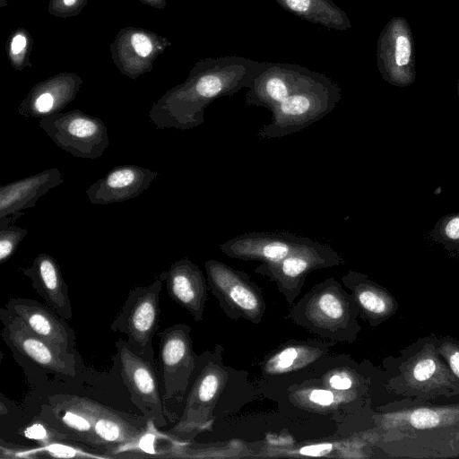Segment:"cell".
I'll use <instances>...</instances> for the list:
<instances>
[{
	"label": "cell",
	"instance_id": "6da1fadb",
	"mask_svg": "<svg viewBox=\"0 0 459 459\" xmlns=\"http://www.w3.org/2000/svg\"><path fill=\"white\" fill-rule=\"evenodd\" d=\"M39 417L69 439L108 458L137 452L150 429L143 415L126 413L76 394L49 396Z\"/></svg>",
	"mask_w": 459,
	"mask_h": 459
},
{
	"label": "cell",
	"instance_id": "7a4b0ae2",
	"mask_svg": "<svg viewBox=\"0 0 459 459\" xmlns=\"http://www.w3.org/2000/svg\"><path fill=\"white\" fill-rule=\"evenodd\" d=\"M264 67L250 61H199L183 82L152 104L149 119L159 129L197 127L204 122V111L210 104L249 87Z\"/></svg>",
	"mask_w": 459,
	"mask_h": 459
},
{
	"label": "cell",
	"instance_id": "3957f363",
	"mask_svg": "<svg viewBox=\"0 0 459 459\" xmlns=\"http://www.w3.org/2000/svg\"><path fill=\"white\" fill-rule=\"evenodd\" d=\"M387 388L406 399L435 401L459 395V380L438 353L435 334L420 337L400 351Z\"/></svg>",
	"mask_w": 459,
	"mask_h": 459
},
{
	"label": "cell",
	"instance_id": "277c9868",
	"mask_svg": "<svg viewBox=\"0 0 459 459\" xmlns=\"http://www.w3.org/2000/svg\"><path fill=\"white\" fill-rule=\"evenodd\" d=\"M359 311L351 293L331 277L315 285L290 309L297 325L332 342L352 343L361 326Z\"/></svg>",
	"mask_w": 459,
	"mask_h": 459
},
{
	"label": "cell",
	"instance_id": "5b68a950",
	"mask_svg": "<svg viewBox=\"0 0 459 459\" xmlns=\"http://www.w3.org/2000/svg\"><path fill=\"white\" fill-rule=\"evenodd\" d=\"M221 351L218 345L212 352L205 351L197 356L198 374L187 394L178 421L167 432L170 437L190 439L211 429L213 409L228 378L222 364Z\"/></svg>",
	"mask_w": 459,
	"mask_h": 459
},
{
	"label": "cell",
	"instance_id": "8992f818",
	"mask_svg": "<svg viewBox=\"0 0 459 459\" xmlns=\"http://www.w3.org/2000/svg\"><path fill=\"white\" fill-rule=\"evenodd\" d=\"M162 282L158 277L147 286H134L110 325L113 332L126 334L132 351L157 370L152 339L160 328Z\"/></svg>",
	"mask_w": 459,
	"mask_h": 459
},
{
	"label": "cell",
	"instance_id": "52a82bcc",
	"mask_svg": "<svg viewBox=\"0 0 459 459\" xmlns=\"http://www.w3.org/2000/svg\"><path fill=\"white\" fill-rule=\"evenodd\" d=\"M341 100V91L325 76L311 87L296 92L271 112L269 124L257 135L277 139L298 133L332 112Z\"/></svg>",
	"mask_w": 459,
	"mask_h": 459
},
{
	"label": "cell",
	"instance_id": "ba28073f",
	"mask_svg": "<svg viewBox=\"0 0 459 459\" xmlns=\"http://www.w3.org/2000/svg\"><path fill=\"white\" fill-rule=\"evenodd\" d=\"M204 269L209 290L229 318L262 322L266 310L263 290L247 273L214 259L206 261Z\"/></svg>",
	"mask_w": 459,
	"mask_h": 459
},
{
	"label": "cell",
	"instance_id": "9c48e42d",
	"mask_svg": "<svg viewBox=\"0 0 459 459\" xmlns=\"http://www.w3.org/2000/svg\"><path fill=\"white\" fill-rule=\"evenodd\" d=\"M381 411L377 423L382 438L459 426V403H437L404 398L386 404Z\"/></svg>",
	"mask_w": 459,
	"mask_h": 459
},
{
	"label": "cell",
	"instance_id": "30bf717a",
	"mask_svg": "<svg viewBox=\"0 0 459 459\" xmlns=\"http://www.w3.org/2000/svg\"><path fill=\"white\" fill-rule=\"evenodd\" d=\"M39 126L59 148L77 158L97 159L109 144L105 123L80 109L44 117Z\"/></svg>",
	"mask_w": 459,
	"mask_h": 459
},
{
	"label": "cell",
	"instance_id": "8fae6325",
	"mask_svg": "<svg viewBox=\"0 0 459 459\" xmlns=\"http://www.w3.org/2000/svg\"><path fill=\"white\" fill-rule=\"evenodd\" d=\"M115 346L120 375L132 403L158 428L167 425L168 420L175 422L176 414L165 406L160 392L158 370L134 353L126 341L118 339Z\"/></svg>",
	"mask_w": 459,
	"mask_h": 459
},
{
	"label": "cell",
	"instance_id": "7c38bea8",
	"mask_svg": "<svg viewBox=\"0 0 459 459\" xmlns=\"http://www.w3.org/2000/svg\"><path fill=\"white\" fill-rule=\"evenodd\" d=\"M158 374L164 402L181 401L195 373L197 355L191 327L177 323L158 332Z\"/></svg>",
	"mask_w": 459,
	"mask_h": 459
},
{
	"label": "cell",
	"instance_id": "4fadbf2b",
	"mask_svg": "<svg viewBox=\"0 0 459 459\" xmlns=\"http://www.w3.org/2000/svg\"><path fill=\"white\" fill-rule=\"evenodd\" d=\"M344 264L333 247L312 239L291 255L276 263H261L255 272L275 283L278 291L290 305L300 294L309 273Z\"/></svg>",
	"mask_w": 459,
	"mask_h": 459
},
{
	"label": "cell",
	"instance_id": "5bb4252c",
	"mask_svg": "<svg viewBox=\"0 0 459 459\" xmlns=\"http://www.w3.org/2000/svg\"><path fill=\"white\" fill-rule=\"evenodd\" d=\"M170 45L164 36L143 28L126 26L117 33L109 49L118 71L136 80L152 70L157 57Z\"/></svg>",
	"mask_w": 459,
	"mask_h": 459
},
{
	"label": "cell",
	"instance_id": "9a60e30c",
	"mask_svg": "<svg viewBox=\"0 0 459 459\" xmlns=\"http://www.w3.org/2000/svg\"><path fill=\"white\" fill-rule=\"evenodd\" d=\"M4 323L3 337L25 358L37 366L54 373L74 377L76 373L74 353L65 351L58 346L33 334L16 317L1 309Z\"/></svg>",
	"mask_w": 459,
	"mask_h": 459
},
{
	"label": "cell",
	"instance_id": "2e32d148",
	"mask_svg": "<svg viewBox=\"0 0 459 459\" xmlns=\"http://www.w3.org/2000/svg\"><path fill=\"white\" fill-rule=\"evenodd\" d=\"M311 240L287 231H253L225 241L219 246V249L231 258L276 263Z\"/></svg>",
	"mask_w": 459,
	"mask_h": 459
},
{
	"label": "cell",
	"instance_id": "e0dca14e",
	"mask_svg": "<svg viewBox=\"0 0 459 459\" xmlns=\"http://www.w3.org/2000/svg\"><path fill=\"white\" fill-rule=\"evenodd\" d=\"M323 77L298 67L264 66L248 87L246 105L272 111L290 95L311 87Z\"/></svg>",
	"mask_w": 459,
	"mask_h": 459
},
{
	"label": "cell",
	"instance_id": "ac0fdd59",
	"mask_svg": "<svg viewBox=\"0 0 459 459\" xmlns=\"http://www.w3.org/2000/svg\"><path fill=\"white\" fill-rule=\"evenodd\" d=\"M7 315L18 318L33 334L74 353L76 336L74 330L48 305L25 298H12L2 308Z\"/></svg>",
	"mask_w": 459,
	"mask_h": 459
},
{
	"label": "cell",
	"instance_id": "d6986e66",
	"mask_svg": "<svg viewBox=\"0 0 459 459\" xmlns=\"http://www.w3.org/2000/svg\"><path fill=\"white\" fill-rule=\"evenodd\" d=\"M83 84L73 72H61L36 83L17 108L25 118H42L61 112L72 102Z\"/></svg>",
	"mask_w": 459,
	"mask_h": 459
},
{
	"label": "cell",
	"instance_id": "ffe728a7",
	"mask_svg": "<svg viewBox=\"0 0 459 459\" xmlns=\"http://www.w3.org/2000/svg\"><path fill=\"white\" fill-rule=\"evenodd\" d=\"M158 277L165 282L172 300L186 309L194 321H203L209 286L197 264L184 257L171 264Z\"/></svg>",
	"mask_w": 459,
	"mask_h": 459
},
{
	"label": "cell",
	"instance_id": "44dd1931",
	"mask_svg": "<svg viewBox=\"0 0 459 459\" xmlns=\"http://www.w3.org/2000/svg\"><path fill=\"white\" fill-rule=\"evenodd\" d=\"M158 175L157 171L138 165L117 166L92 183L86 195L92 204L125 202L140 195Z\"/></svg>",
	"mask_w": 459,
	"mask_h": 459
},
{
	"label": "cell",
	"instance_id": "7402d4cb",
	"mask_svg": "<svg viewBox=\"0 0 459 459\" xmlns=\"http://www.w3.org/2000/svg\"><path fill=\"white\" fill-rule=\"evenodd\" d=\"M398 457L448 458L459 456V426L426 433L394 437L381 442Z\"/></svg>",
	"mask_w": 459,
	"mask_h": 459
},
{
	"label": "cell",
	"instance_id": "603a6c76",
	"mask_svg": "<svg viewBox=\"0 0 459 459\" xmlns=\"http://www.w3.org/2000/svg\"><path fill=\"white\" fill-rule=\"evenodd\" d=\"M31 281V286L45 304L66 320L73 317L68 286L57 261L46 253L39 254L31 264L20 269Z\"/></svg>",
	"mask_w": 459,
	"mask_h": 459
},
{
	"label": "cell",
	"instance_id": "cb8c5ba5",
	"mask_svg": "<svg viewBox=\"0 0 459 459\" xmlns=\"http://www.w3.org/2000/svg\"><path fill=\"white\" fill-rule=\"evenodd\" d=\"M341 281L351 290L358 306L359 317L371 327L383 324L396 313L399 307L396 299L368 275L350 270Z\"/></svg>",
	"mask_w": 459,
	"mask_h": 459
},
{
	"label": "cell",
	"instance_id": "d4e9b609",
	"mask_svg": "<svg viewBox=\"0 0 459 459\" xmlns=\"http://www.w3.org/2000/svg\"><path fill=\"white\" fill-rule=\"evenodd\" d=\"M64 177L56 168L0 186V217L16 220L23 211L36 206L37 201L49 190L62 185Z\"/></svg>",
	"mask_w": 459,
	"mask_h": 459
},
{
	"label": "cell",
	"instance_id": "484cf974",
	"mask_svg": "<svg viewBox=\"0 0 459 459\" xmlns=\"http://www.w3.org/2000/svg\"><path fill=\"white\" fill-rule=\"evenodd\" d=\"M333 342L289 341L265 357L262 370L269 376L299 370L323 357Z\"/></svg>",
	"mask_w": 459,
	"mask_h": 459
},
{
	"label": "cell",
	"instance_id": "4316f807",
	"mask_svg": "<svg viewBox=\"0 0 459 459\" xmlns=\"http://www.w3.org/2000/svg\"><path fill=\"white\" fill-rule=\"evenodd\" d=\"M33 39L28 30L18 28L11 33L6 40L5 49L8 61L16 71L31 67L30 53Z\"/></svg>",
	"mask_w": 459,
	"mask_h": 459
},
{
	"label": "cell",
	"instance_id": "83f0119b",
	"mask_svg": "<svg viewBox=\"0 0 459 459\" xmlns=\"http://www.w3.org/2000/svg\"><path fill=\"white\" fill-rule=\"evenodd\" d=\"M39 457L55 458H108L92 448L69 438L60 439L45 446H39Z\"/></svg>",
	"mask_w": 459,
	"mask_h": 459
},
{
	"label": "cell",
	"instance_id": "f1b7e54d",
	"mask_svg": "<svg viewBox=\"0 0 459 459\" xmlns=\"http://www.w3.org/2000/svg\"><path fill=\"white\" fill-rule=\"evenodd\" d=\"M13 216L0 217V264L6 262L28 234L25 228L14 225Z\"/></svg>",
	"mask_w": 459,
	"mask_h": 459
},
{
	"label": "cell",
	"instance_id": "f546056e",
	"mask_svg": "<svg viewBox=\"0 0 459 459\" xmlns=\"http://www.w3.org/2000/svg\"><path fill=\"white\" fill-rule=\"evenodd\" d=\"M433 238L447 250L459 253V213L441 218L433 230Z\"/></svg>",
	"mask_w": 459,
	"mask_h": 459
},
{
	"label": "cell",
	"instance_id": "4dcf8cb0",
	"mask_svg": "<svg viewBox=\"0 0 459 459\" xmlns=\"http://www.w3.org/2000/svg\"><path fill=\"white\" fill-rule=\"evenodd\" d=\"M22 434L27 438L36 440L39 446H45L56 440L68 438L66 435L49 426L39 417L35 418L29 425L23 428Z\"/></svg>",
	"mask_w": 459,
	"mask_h": 459
},
{
	"label": "cell",
	"instance_id": "1f68e13d",
	"mask_svg": "<svg viewBox=\"0 0 459 459\" xmlns=\"http://www.w3.org/2000/svg\"><path fill=\"white\" fill-rule=\"evenodd\" d=\"M438 353L459 380V340L453 336L435 335Z\"/></svg>",
	"mask_w": 459,
	"mask_h": 459
},
{
	"label": "cell",
	"instance_id": "d6a6232c",
	"mask_svg": "<svg viewBox=\"0 0 459 459\" xmlns=\"http://www.w3.org/2000/svg\"><path fill=\"white\" fill-rule=\"evenodd\" d=\"M89 0H49L48 12L58 18L77 16L86 6Z\"/></svg>",
	"mask_w": 459,
	"mask_h": 459
},
{
	"label": "cell",
	"instance_id": "836d02e7",
	"mask_svg": "<svg viewBox=\"0 0 459 459\" xmlns=\"http://www.w3.org/2000/svg\"><path fill=\"white\" fill-rule=\"evenodd\" d=\"M0 458H39V449L37 447H29L4 442H0Z\"/></svg>",
	"mask_w": 459,
	"mask_h": 459
},
{
	"label": "cell",
	"instance_id": "e575fe53",
	"mask_svg": "<svg viewBox=\"0 0 459 459\" xmlns=\"http://www.w3.org/2000/svg\"><path fill=\"white\" fill-rule=\"evenodd\" d=\"M306 401L316 407H327L333 403L334 394L328 389L313 388L306 393Z\"/></svg>",
	"mask_w": 459,
	"mask_h": 459
},
{
	"label": "cell",
	"instance_id": "d590c367",
	"mask_svg": "<svg viewBox=\"0 0 459 459\" xmlns=\"http://www.w3.org/2000/svg\"><path fill=\"white\" fill-rule=\"evenodd\" d=\"M411 56V45L406 37L400 36L396 39L395 61L399 66L409 63Z\"/></svg>",
	"mask_w": 459,
	"mask_h": 459
},
{
	"label": "cell",
	"instance_id": "8d00e7d4",
	"mask_svg": "<svg viewBox=\"0 0 459 459\" xmlns=\"http://www.w3.org/2000/svg\"><path fill=\"white\" fill-rule=\"evenodd\" d=\"M284 4L299 14H308L318 1L314 0H283Z\"/></svg>",
	"mask_w": 459,
	"mask_h": 459
},
{
	"label": "cell",
	"instance_id": "74e56055",
	"mask_svg": "<svg viewBox=\"0 0 459 459\" xmlns=\"http://www.w3.org/2000/svg\"><path fill=\"white\" fill-rule=\"evenodd\" d=\"M332 449V444L322 443L303 446L299 453L303 455L320 456L330 453Z\"/></svg>",
	"mask_w": 459,
	"mask_h": 459
},
{
	"label": "cell",
	"instance_id": "f35d334b",
	"mask_svg": "<svg viewBox=\"0 0 459 459\" xmlns=\"http://www.w3.org/2000/svg\"><path fill=\"white\" fill-rule=\"evenodd\" d=\"M352 380L348 376L342 374L333 375L329 378V385L336 390H347L352 386Z\"/></svg>",
	"mask_w": 459,
	"mask_h": 459
},
{
	"label": "cell",
	"instance_id": "ab89813d",
	"mask_svg": "<svg viewBox=\"0 0 459 459\" xmlns=\"http://www.w3.org/2000/svg\"><path fill=\"white\" fill-rule=\"evenodd\" d=\"M142 4H144L150 7L155 9H163L167 5V0H139Z\"/></svg>",
	"mask_w": 459,
	"mask_h": 459
},
{
	"label": "cell",
	"instance_id": "60d3db41",
	"mask_svg": "<svg viewBox=\"0 0 459 459\" xmlns=\"http://www.w3.org/2000/svg\"><path fill=\"white\" fill-rule=\"evenodd\" d=\"M0 408H1V409H0V413H1V415H4V414H6V413H7V410H5V407H4V403H3V402H1V406H0Z\"/></svg>",
	"mask_w": 459,
	"mask_h": 459
}]
</instances>
